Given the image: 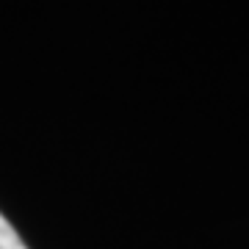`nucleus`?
Returning <instances> with one entry per match:
<instances>
[{"instance_id":"1","label":"nucleus","mask_w":249,"mask_h":249,"mask_svg":"<svg viewBox=\"0 0 249 249\" xmlns=\"http://www.w3.org/2000/svg\"><path fill=\"white\" fill-rule=\"evenodd\" d=\"M0 249H28L25 241L19 238V232L11 227V222L0 213Z\"/></svg>"}]
</instances>
